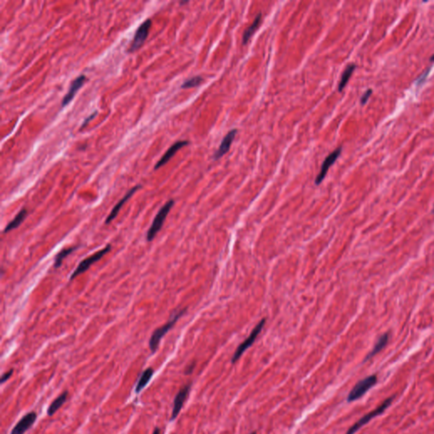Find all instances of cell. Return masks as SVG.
<instances>
[{
    "instance_id": "cell-12",
    "label": "cell",
    "mask_w": 434,
    "mask_h": 434,
    "mask_svg": "<svg viewBox=\"0 0 434 434\" xmlns=\"http://www.w3.org/2000/svg\"><path fill=\"white\" fill-rule=\"evenodd\" d=\"M141 188H142L141 185H137V186L133 187V189H130V190L126 193L124 197L121 198V200L119 201L117 204H115L114 208H113L112 210L109 213V216H107L106 220H105V224H109L110 222H112L113 220H114V219L117 216V215H118L122 206L127 203V201L129 200V198H130L131 197H132V196H133V195L139 190V189H141Z\"/></svg>"
},
{
    "instance_id": "cell-26",
    "label": "cell",
    "mask_w": 434,
    "mask_h": 434,
    "mask_svg": "<svg viewBox=\"0 0 434 434\" xmlns=\"http://www.w3.org/2000/svg\"><path fill=\"white\" fill-rule=\"evenodd\" d=\"M97 111H95V112H94L93 113V114H91V115H89V117H87V118L84 120V121H83V125H82V127H81V129H83V128H84V127H86L89 121H92L93 119L95 118V115H97Z\"/></svg>"
},
{
    "instance_id": "cell-22",
    "label": "cell",
    "mask_w": 434,
    "mask_h": 434,
    "mask_svg": "<svg viewBox=\"0 0 434 434\" xmlns=\"http://www.w3.org/2000/svg\"><path fill=\"white\" fill-rule=\"evenodd\" d=\"M203 82V78L200 76H196V77H192L189 80L185 81L183 85L181 86L182 89H191V88H195L198 87L201 83Z\"/></svg>"
},
{
    "instance_id": "cell-21",
    "label": "cell",
    "mask_w": 434,
    "mask_h": 434,
    "mask_svg": "<svg viewBox=\"0 0 434 434\" xmlns=\"http://www.w3.org/2000/svg\"><path fill=\"white\" fill-rule=\"evenodd\" d=\"M77 247H71V248H63L61 251H59L58 254H57L56 256L54 258V268L58 269L59 266H61L62 265L63 260L65 258L67 257L68 255L72 253V252L75 251L76 249H77Z\"/></svg>"
},
{
    "instance_id": "cell-11",
    "label": "cell",
    "mask_w": 434,
    "mask_h": 434,
    "mask_svg": "<svg viewBox=\"0 0 434 434\" xmlns=\"http://www.w3.org/2000/svg\"><path fill=\"white\" fill-rule=\"evenodd\" d=\"M87 77L84 75H81L79 77H77L75 80L72 81V83L70 85L67 94L65 95V97H63L62 107H65L71 103V101L74 98L75 95H77V92L79 91V89L84 85V83L86 82Z\"/></svg>"
},
{
    "instance_id": "cell-3",
    "label": "cell",
    "mask_w": 434,
    "mask_h": 434,
    "mask_svg": "<svg viewBox=\"0 0 434 434\" xmlns=\"http://www.w3.org/2000/svg\"><path fill=\"white\" fill-rule=\"evenodd\" d=\"M393 399H394V396H392V397H389V398H387V399H385L384 403H383L381 405H379L378 408H376L375 410L370 411L369 413L366 414L364 417H361V418L358 421L357 423H354V425L350 427V428L348 429V431L346 432L345 434H355V433L359 431L363 426L370 423L371 420L382 415V414L384 413V411L387 410V408L389 407L391 404H392V402H393Z\"/></svg>"
},
{
    "instance_id": "cell-5",
    "label": "cell",
    "mask_w": 434,
    "mask_h": 434,
    "mask_svg": "<svg viewBox=\"0 0 434 434\" xmlns=\"http://www.w3.org/2000/svg\"><path fill=\"white\" fill-rule=\"evenodd\" d=\"M266 323V320L262 319L260 321L257 325L255 326V328L253 329L250 335L246 338L238 348L236 351L234 352V356L232 358V363H236L238 360H240V357L242 356L243 353L248 349L249 347H251L252 344L254 343V341L257 338L258 335L262 331L263 328Z\"/></svg>"
},
{
    "instance_id": "cell-4",
    "label": "cell",
    "mask_w": 434,
    "mask_h": 434,
    "mask_svg": "<svg viewBox=\"0 0 434 434\" xmlns=\"http://www.w3.org/2000/svg\"><path fill=\"white\" fill-rule=\"evenodd\" d=\"M377 383H378V377L376 375H371L363 378L362 380L358 382L357 384H355L354 387L352 388L351 391L349 392L348 397H347V401L350 403V402H354L360 399L372 387H374Z\"/></svg>"
},
{
    "instance_id": "cell-2",
    "label": "cell",
    "mask_w": 434,
    "mask_h": 434,
    "mask_svg": "<svg viewBox=\"0 0 434 434\" xmlns=\"http://www.w3.org/2000/svg\"><path fill=\"white\" fill-rule=\"evenodd\" d=\"M175 201L173 199H170L167 201L166 204H164L160 210L158 211L156 216L154 217V221L151 224L150 228L147 232L146 235V240L148 242H152L154 238L156 237L158 233L161 230L163 224L166 221V217L168 216L170 210H172V207L174 205Z\"/></svg>"
},
{
    "instance_id": "cell-7",
    "label": "cell",
    "mask_w": 434,
    "mask_h": 434,
    "mask_svg": "<svg viewBox=\"0 0 434 434\" xmlns=\"http://www.w3.org/2000/svg\"><path fill=\"white\" fill-rule=\"evenodd\" d=\"M152 26L151 19H147L145 22H143L139 28L137 29L135 35L133 37V42L128 48V52L133 53L135 51L139 50L145 44L146 39H148V33Z\"/></svg>"
},
{
    "instance_id": "cell-16",
    "label": "cell",
    "mask_w": 434,
    "mask_h": 434,
    "mask_svg": "<svg viewBox=\"0 0 434 434\" xmlns=\"http://www.w3.org/2000/svg\"><path fill=\"white\" fill-rule=\"evenodd\" d=\"M67 397H68V392L67 391H65L64 393L58 396L56 399H54L51 403V405H49V407L48 409V416L52 417L54 414L56 413L57 411H59V409L62 407L63 405L66 402Z\"/></svg>"
},
{
    "instance_id": "cell-13",
    "label": "cell",
    "mask_w": 434,
    "mask_h": 434,
    "mask_svg": "<svg viewBox=\"0 0 434 434\" xmlns=\"http://www.w3.org/2000/svg\"><path fill=\"white\" fill-rule=\"evenodd\" d=\"M189 141H177V142L175 143L174 145H172L168 148V150L166 151L165 154L160 158V160L156 163V165L154 166V170H158L161 166H165L166 163L168 162L169 160H171L172 157L174 156L175 154L177 153V151L184 147V146L189 145Z\"/></svg>"
},
{
    "instance_id": "cell-23",
    "label": "cell",
    "mask_w": 434,
    "mask_h": 434,
    "mask_svg": "<svg viewBox=\"0 0 434 434\" xmlns=\"http://www.w3.org/2000/svg\"><path fill=\"white\" fill-rule=\"evenodd\" d=\"M372 89H367L365 93H364L363 95L361 96L360 97V104L361 105H365L366 103H367V101L369 100L370 97L372 96Z\"/></svg>"
},
{
    "instance_id": "cell-31",
    "label": "cell",
    "mask_w": 434,
    "mask_h": 434,
    "mask_svg": "<svg viewBox=\"0 0 434 434\" xmlns=\"http://www.w3.org/2000/svg\"></svg>"
},
{
    "instance_id": "cell-10",
    "label": "cell",
    "mask_w": 434,
    "mask_h": 434,
    "mask_svg": "<svg viewBox=\"0 0 434 434\" xmlns=\"http://www.w3.org/2000/svg\"><path fill=\"white\" fill-rule=\"evenodd\" d=\"M38 418V415L34 411L29 412L21 418L15 428L12 429L10 434H24L27 430H29Z\"/></svg>"
},
{
    "instance_id": "cell-9",
    "label": "cell",
    "mask_w": 434,
    "mask_h": 434,
    "mask_svg": "<svg viewBox=\"0 0 434 434\" xmlns=\"http://www.w3.org/2000/svg\"><path fill=\"white\" fill-rule=\"evenodd\" d=\"M341 152H342V148L339 147L337 149H335L333 153H331L326 158V160H324V162L322 164L320 173L316 177V180H315V183H316V185H320L322 183V181L325 179L326 175L328 173V170L334 165L335 161L338 160V158L339 157Z\"/></svg>"
},
{
    "instance_id": "cell-27",
    "label": "cell",
    "mask_w": 434,
    "mask_h": 434,
    "mask_svg": "<svg viewBox=\"0 0 434 434\" xmlns=\"http://www.w3.org/2000/svg\"><path fill=\"white\" fill-rule=\"evenodd\" d=\"M195 364L192 363L191 365H189V366H187L186 369H185V374L186 375H189V374H191L192 373L194 369Z\"/></svg>"
},
{
    "instance_id": "cell-8",
    "label": "cell",
    "mask_w": 434,
    "mask_h": 434,
    "mask_svg": "<svg viewBox=\"0 0 434 434\" xmlns=\"http://www.w3.org/2000/svg\"><path fill=\"white\" fill-rule=\"evenodd\" d=\"M191 386H192V384H187L185 386H183V387L178 391L177 395L175 396L171 421H174V420L178 417V415H179L180 411H182V409H183L184 403H185L186 399H188V397H189L190 390H191Z\"/></svg>"
},
{
    "instance_id": "cell-18",
    "label": "cell",
    "mask_w": 434,
    "mask_h": 434,
    "mask_svg": "<svg viewBox=\"0 0 434 434\" xmlns=\"http://www.w3.org/2000/svg\"><path fill=\"white\" fill-rule=\"evenodd\" d=\"M27 216V211L26 209H22V210H20L18 212L17 215L15 216V218L13 219L11 222H9V224L6 226L4 230H3V234H7V233H9L10 231L16 229L23 222Z\"/></svg>"
},
{
    "instance_id": "cell-15",
    "label": "cell",
    "mask_w": 434,
    "mask_h": 434,
    "mask_svg": "<svg viewBox=\"0 0 434 434\" xmlns=\"http://www.w3.org/2000/svg\"><path fill=\"white\" fill-rule=\"evenodd\" d=\"M388 340H389V334H388V333L383 334L381 337L378 338L377 343H376L375 345H374V347L372 348V351L370 352L369 354L366 355L365 360H364V362H365V361H367V360H369L370 359L374 357L376 354L380 353V352L386 347V345H387V343H388Z\"/></svg>"
},
{
    "instance_id": "cell-29",
    "label": "cell",
    "mask_w": 434,
    "mask_h": 434,
    "mask_svg": "<svg viewBox=\"0 0 434 434\" xmlns=\"http://www.w3.org/2000/svg\"><path fill=\"white\" fill-rule=\"evenodd\" d=\"M430 61H431V62H434V53L432 55L431 58H430Z\"/></svg>"
},
{
    "instance_id": "cell-30",
    "label": "cell",
    "mask_w": 434,
    "mask_h": 434,
    "mask_svg": "<svg viewBox=\"0 0 434 434\" xmlns=\"http://www.w3.org/2000/svg\"><path fill=\"white\" fill-rule=\"evenodd\" d=\"M256 434V432H252L251 434Z\"/></svg>"
},
{
    "instance_id": "cell-17",
    "label": "cell",
    "mask_w": 434,
    "mask_h": 434,
    "mask_svg": "<svg viewBox=\"0 0 434 434\" xmlns=\"http://www.w3.org/2000/svg\"><path fill=\"white\" fill-rule=\"evenodd\" d=\"M154 369L151 368V367H148V368L145 370V372H143L142 375L139 378V382H138V384L136 385V388H135L136 393H140L147 386V384L149 383L151 378L154 375Z\"/></svg>"
},
{
    "instance_id": "cell-6",
    "label": "cell",
    "mask_w": 434,
    "mask_h": 434,
    "mask_svg": "<svg viewBox=\"0 0 434 434\" xmlns=\"http://www.w3.org/2000/svg\"><path fill=\"white\" fill-rule=\"evenodd\" d=\"M111 249V245L108 244L105 246V248H102L99 251L96 252L94 254H92L91 256L84 259L82 260L79 265L77 266V268L75 270L73 273L71 274L70 280H73L74 278H77V276L83 274L84 272H87L92 265H94L95 262H97L100 260L101 258L103 257L105 254Z\"/></svg>"
},
{
    "instance_id": "cell-25",
    "label": "cell",
    "mask_w": 434,
    "mask_h": 434,
    "mask_svg": "<svg viewBox=\"0 0 434 434\" xmlns=\"http://www.w3.org/2000/svg\"><path fill=\"white\" fill-rule=\"evenodd\" d=\"M13 372H14V370L11 369L10 371H9V372L3 373L2 378H1V384H3V383H5L7 380H9V378H11Z\"/></svg>"
},
{
    "instance_id": "cell-24",
    "label": "cell",
    "mask_w": 434,
    "mask_h": 434,
    "mask_svg": "<svg viewBox=\"0 0 434 434\" xmlns=\"http://www.w3.org/2000/svg\"><path fill=\"white\" fill-rule=\"evenodd\" d=\"M429 71H430V68L427 69L425 72H424L423 75H421V76L418 77V79H417V86H420V85H422V84H423V83L425 82L426 79H427V77H428V76H429Z\"/></svg>"
},
{
    "instance_id": "cell-28",
    "label": "cell",
    "mask_w": 434,
    "mask_h": 434,
    "mask_svg": "<svg viewBox=\"0 0 434 434\" xmlns=\"http://www.w3.org/2000/svg\"><path fill=\"white\" fill-rule=\"evenodd\" d=\"M153 434H160V429L159 428H155L153 432Z\"/></svg>"
},
{
    "instance_id": "cell-20",
    "label": "cell",
    "mask_w": 434,
    "mask_h": 434,
    "mask_svg": "<svg viewBox=\"0 0 434 434\" xmlns=\"http://www.w3.org/2000/svg\"><path fill=\"white\" fill-rule=\"evenodd\" d=\"M355 68H356L355 64H349L346 66L345 70L343 71V74L341 76V79H340L339 84H338V91L342 92L344 89Z\"/></svg>"
},
{
    "instance_id": "cell-14",
    "label": "cell",
    "mask_w": 434,
    "mask_h": 434,
    "mask_svg": "<svg viewBox=\"0 0 434 434\" xmlns=\"http://www.w3.org/2000/svg\"><path fill=\"white\" fill-rule=\"evenodd\" d=\"M238 130L237 129H233L225 136L224 139L222 140V144L220 145L218 149L216 150V153L214 154V159L218 160L220 158H222L225 154H227L229 149H230L232 143L234 141L235 137H236Z\"/></svg>"
},
{
    "instance_id": "cell-1",
    "label": "cell",
    "mask_w": 434,
    "mask_h": 434,
    "mask_svg": "<svg viewBox=\"0 0 434 434\" xmlns=\"http://www.w3.org/2000/svg\"><path fill=\"white\" fill-rule=\"evenodd\" d=\"M185 312H186V309L180 310V311H178L177 313H175L174 315H172V318H171V320H169V322H167V323H166L165 325L161 326L160 328H156L154 330V333L152 334V336H151L150 339H149V343H148L152 354H154V353L157 351V349H158L159 345H160L161 338L174 327L177 321L184 315Z\"/></svg>"
},
{
    "instance_id": "cell-19",
    "label": "cell",
    "mask_w": 434,
    "mask_h": 434,
    "mask_svg": "<svg viewBox=\"0 0 434 434\" xmlns=\"http://www.w3.org/2000/svg\"><path fill=\"white\" fill-rule=\"evenodd\" d=\"M261 18H262L261 13L258 14L257 16L254 19V22L251 24V26H249L245 30V32H244L243 35H242V44L243 45H246L248 43V40L253 36V34L256 32V30L258 29V27H259L260 22H261Z\"/></svg>"
}]
</instances>
